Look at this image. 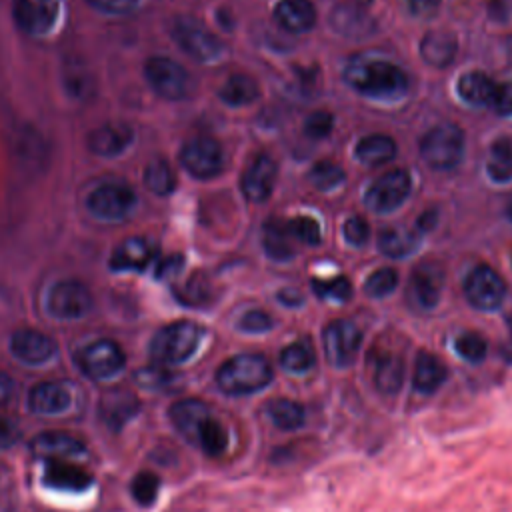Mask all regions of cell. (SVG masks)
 Listing matches in <instances>:
<instances>
[{
  "mask_svg": "<svg viewBox=\"0 0 512 512\" xmlns=\"http://www.w3.org/2000/svg\"><path fill=\"white\" fill-rule=\"evenodd\" d=\"M344 80L364 96L398 100L408 90V78L396 64L378 58H354L344 68Z\"/></svg>",
  "mask_w": 512,
  "mask_h": 512,
  "instance_id": "6da1fadb",
  "label": "cell"
},
{
  "mask_svg": "<svg viewBox=\"0 0 512 512\" xmlns=\"http://www.w3.org/2000/svg\"><path fill=\"white\" fill-rule=\"evenodd\" d=\"M214 378L226 396H248L264 390L272 382L274 370L264 354L244 352L224 360Z\"/></svg>",
  "mask_w": 512,
  "mask_h": 512,
  "instance_id": "7a4b0ae2",
  "label": "cell"
},
{
  "mask_svg": "<svg viewBox=\"0 0 512 512\" xmlns=\"http://www.w3.org/2000/svg\"><path fill=\"white\" fill-rule=\"evenodd\" d=\"M204 330L196 322L178 320L162 326L150 340V356L160 366H174L190 360L202 342Z\"/></svg>",
  "mask_w": 512,
  "mask_h": 512,
  "instance_id": "3957f363",
  "label": "cell"
},
{
  "mask_svg": "<svg viewBox=\"0 0 512 512\" xmlns=\"http://www.w3.org/2000/svg\"><path fill=\"white\" fill-rule=\"evenodd\" d=\"M422 160L434 170H452L464 156V134L454 124H438L420 142Z\"/></svg>",
  "mask_w": 512,
  "mask_h": 512,
  "instance_id": "277c9868",
  "label": "cell"
},
{
  "mask_svg": "<svg viewBox=\"0 0 512 512\" xmlns=\"http://www.w3.org/2000/svg\"><path fill=\"white\" fill-rule=\"evenodd\" d=\"M144 76L150 88L164 100H184L192 92V78L188 70L172 58H148L144 64Z\"/></svg>",
  "mask_w": 512,
  "mask_h": 512,
  "instance_id": "5b68a950",
  "label": "cell"
},
{
  "mask_svg": "<svg viewBox=\"0 0 512 512\" xmlns=\"http://www.w3.org/2000/svg\"><path fill=\"white\" fill-rule=\"evenodd\" d=\"M172 36L176 44L198 62L218 60L224 52V44L218 40V36L192 16L176 18L172 24Z\"/></svg>",
  "mask_w": 512,
  "mask_h": 512,
  "instance_id": "8992f818",
  "label": "cell"
},
{
  "mask_svg": "<svg viewBox=\"0 0 512 512\" xmlns=\"http://www.w3.org/2000/svg\"><path fill=\"white\" fill-rule=\"evenodd\" d=\"M362 344L360 328L350 320H332L322 330V346L330 366L348 368L354 364Z\"/></svg>",
  "mask_w": 512,
  "mask_h": 512,
  "instance_id": "52a82bcc",
  "label": "cell"
},
{
  "mask_svg": "<svg viewBox=\"0 0 512 512\" xmlns=\"http://www.w3.org/2000/svg\"><path fill=\"white\" fill-rule=\"evenodd\" d=\"M78 368L92 380L114 378L126 364L124 350L114 340H94L76 354Z\"/></svg>",
  "mask_w": 512,
  "mask_h": 512,
  "instance_id": "ba28073f",
  "label": "cell"
},
{
  "mask_svg": "<svg viewBox=\"0 0 512 512\" xmlns=\"http://www.w3.org/2000/svg\"><path fill=\"white\" fill-rule=\"evenodd\" d=\"M92 216L108 222L124 220L136 206L134 190L124 182H106L94 188L86 200Z\"/></svg>",
  "mask_w": 512,
  "mask_h": 512,
  "instance_id": "9c48e42d",
  "label": "cell"
},
{
  "mask_svg": "<svg viewBox=\"0 0 512 512\" xmlns=\"http://www.w3.org/2000/svg\"><path fill=\"white\" fill-rule=\"evenodd\" d=\"M46 308L58 320H78L92 310V294L78 280H60L50 288Z\"/></svg>",
  "mask_w": 512,
  "mask_h": 512,
  "instance_id": "30bf717a",
  "label": "cell"
},
{
  "mask_svg": "<svg viewBox=\"0 0 512 512\" xmlns=\"http://www.w3.org/2000/svg\"><path fill=\"white\" fill-rule=\"evenodd\" d=\"M222 162V148L210 136H194L180 150V164L188 174L200 180L214 178L222 170Z\"/></svg>",
  "mask_w": 512,
  "mask_h": 512,
  "instance_id": "8fae6325",
  "label": "cell"
},
{
  "mask_svg": "<svg viewBox=\"0 0 512 512\" xmlns=\"http://www.w3.org/2000/svg\"><path fill=\"white\" fill-rule=\"evenodd\" d=\"M464 294L474 308L490 312L500 308V304L504 302L506 286L490 266L478 264L468 272L464 280Z\"/></svg>",
  "mask_w": 512,
  "mask_h": 512,
  "instance_id": "7c38bea8",
  "label": "cell"
},
{
  "mask_svg": "<svg viewBox=\"0 0 512 512\" xmlns=\"http://www.w3.org/2000/svg\"><path fill=\"white\" fill-rule=\"evenodd\" d=\"M366 366L374 388L384 396H394L404 384V360L398 352L390 348L374 346L368 352Z\"/></svg>",
  "mask_w": 512,
  "mask_h": 512,
  "instance_id": "4fadbf2b",
  "label": "cell"
},
{
  "mask_svg": "<svg viewBox=\"0 0 512 512\" xmlns=\"http://www.w3.org/2000/svg\"><path fill=\"white\" fill-rule=\"evenodd\" d=\"M410 194V174L402 168L384 172L372 182L366 190V206L374 212H392L396 210L406 196Z\"/></svg>",
  "mask_w": 512,
  "mask_h": 512,
  "instance_id": "5bb4252c",
  "label": "cell"
},
{
  "mask_svg": "<svg viewBox=\"0 0 512 512\" xmlns=\"http://www.w3.org/2000/svg\"><path fill=\"white\" fill-rule=\"evenodd\" d=\"M12 14L24 34L44 36L60 16V0H16Z\"/></svg>",
  "mask_w": 512,
  "mask_h": 512,
  "instance_id": "9a60e30c",
  "label": "cell"
},
{
  "mask_svg": "<svg viewBox=\"0 0 512 512\" xmlns=\"http://www.w3.org/2000/svg\"><path fill=\"white\" fill-rule=\"evenodd\" d=\"M58 346L54 338L48 334L34 330V328H22L16 330L10 338V352L14 358H18L22 364L28 366H40L54 358Z\"/></svg>",
  "mask_w": 512,
  "mask_h": 512,
  "instance_id": "2e32d148",
  "label": "cell"
},
{
  "mask_svg": "<svg viewBox=\"0 0 512 512\" xmlns=\"http://www.w3.org/2000/svg\"><path fill=\"white\" fill-rule=\"evenodd\" d=\"M444 286V270L440 264L422 262L414 268L408 284V298L414 306L430 310L438 304Z\"/></svg>",
  "mask_w": 512,
  "mask_h": 512,
  "instance_id": "e0dca14e",
  "label": "cell"
},
{
  "mask_svg": "<svg viewBox=\"0 0 512 512\" xmlns=\"http://www.w3.org/2000/svg\"><path fill=\"white\" fill-rule=\"evenodd\" d=\"M156 260V248L150 240L142 236H130L122 240L112 256H110V268L118 272H142Z\"/></svg>",
  "mask_w": 512,
  "mask_h": 512,
  "instance_id": "ac0fdd59",
  "label": "cell"
},
{
  "mask_svg": "<svg viewBox=\"0 0 512 512\" xmlns=\"http://www.w3.org/2000/svg\"><path fill=\"white\" fill-rule=\"evenodd\" d=\"M276 162L266 156L260 154L256 156L244 170L242 174V192L250 202H264L268 200V196L272 194L274 182H276Z\"/></svg>",
  "mask_w": 512,
  "mask_h": 512,
  "instance_id": "d6986e66",
  "label": "cell"
},
{
  "mask_svg": "<svg viewBox=\"0 0 512 512\" xmlns=\"http://www.w3.org/2000/svg\"><path fill=\"white\" fill-rule=\"evenodd\" d=\"M30 450L34 456L52 462V460H66V458H76L84 454V442L72 434L60 432V430H50L42 432L32 438Z\"/></svg>",
  "mask_w": 512,
  "mask_h": 512,
  "instance_id": "ffe728a7",
  "label": "cell"
},
{
  "mask_svg": "<svg viewBox=\"0 0 512 512\" xmlns=\"http://www.w3.org/2000/svg\"><path fill=\"white\" fill-rule=\"evenodd\" d=\"M72 404V392L62 382H40L28 394V408L38 416L64 414Z\"/></svg>",
  "mask_w": 512,
  "mask_h": 512,
  "instance_id": "44dd1931",
  "label": "cell"
},
{
  "mask_svg": "<svg viewBox=\"0 0 512 512\" xmlns=\"http://www.w3.org/2000/svg\"><path fill=\"white\" fill-rule=\"evenodd\" d=\"M44 484L60 492H84L94 484V476L82 466L52 460L44 470Z\"/></svg>",
  "mask_w": 512,
  "mask_h": 512,
  "instance_id": "7402d4cb",
  "label": "cell"
},
{
  "mask_svg": "<svg viewBox=\"0 0 512 512\" xmlns=\"http://www.w3.org/2000/svg\"><path fill=\"white\" fill-rule=\"evenodd\" d=\"M448 378V368L432 352H418L412 368V388L418 394H434Z\"/></svg>",
  "mask_w": 512,
  "mask_h": 512,
  "instance_id": "603a6c76",
  "label": "cell"
},
{
  "mask_svg": "<svg viewBox=\"0 0 512 512\" xmlns=\"http://www.w3.org/2000/svg\"><path fill=\"white\" fill-rule=\"evenodd\" d=\"M170 420L174 424V428L188 440L194 444L196 434L200 424L212 414L210 406L198 398H186L180 400L176 404L170 406Z\"/></svg>",
  "mask_w": 512,
  "mask_h": 512,
  "instance_id": "cb8c5ba5",
  "label": "cell"
},
{
  "mask_svg": "<svg viewBox=\"0 0 512 512\" xmlns=\"http://www.w3.org/2000/svg\"><path fill=\"white\" fill-rule=\"evenodd\" d=\"M132 142V128L122 122H110L90 132L88 148L98 156H116Z\"/></svg>",
  "mask_w": 512,
  "mask_h": 512,
  "instance_id": "d4e9b609",
  "label": "cell"
},
{
  "mask_svg": "<svg viewBox=\"0 0 512 512\" xmlns=\"http://www.w3.org/2000/svg\"><path fill=\"white\" fill-rule=\"evenodd\" d=\"M456 50H458L456 36L444 28H434L426 32L420 42L422 60L434 68L448 66L454 60Z\"/></svg>",
  "mask_w": 512,
  "mask_h": 512,
  "instance_id": "484cf974",
  "label": "cell"
},
{
  "mask_svg": "<svg viewBox=\"0 0 512 512\" xmlns=\"http://www.w3.org/2000/svg\"><path fill=\"white\" fill-rule=\"evenodd\" d=\"M274 16L284 30L294 34L308 32L316 22V10L310 0H280Z\"/></svg>",
  "mask_w": 512,
  "mask_h": 512,
  "instance_id": "4316f807",
  "label": "cell"
},
{
  "mask_svg": "<svg viewBox=\"0 0 512 512\" xmlns=\"http://www.w3.org/2000/svg\"><path fill=\"white\" fill-rule=\"evenodd\" d=\"M264 412L270 422L284 432H296L306 424V408L290 398H272Z\"/></svg>",
  "mask_w": 512,
  "mask_h": 512,
  "instance_id": "83f0119b",
  "label": "cell"
},
{
  "mask_svg": "<svg viewBox=\"0 0 512 512\" xmlns=\"http://www.w3.org/2000/svg\"><path fill=\"white\" fill-rule=\"evenodd\" d=\"M138 408L140 404L136 396L126 390H114L102 398V416L106 424L114 430L122 428L138 412Z\"/></svg>",
  "mask_w": 512,
  "mask_h": 512,
  "instance_id": "f1b7e54d",
  "label": "cell"
},
{
  "mask_svg": "<svg viewBox=\"0 0 512 512\" xmlns=\"http://www.w3.org/2000/svg\"><path fill=\"white\" fill-rule=\"evenodd\" d=\"M456 92L466 104L484 106V104H492L496 84L482 72H466L458 78Z\"/></svg>",
  "mask_w": 512,
  "mask_h": 512,
  "instance_id": "f546056e",
  "label": "cell"
},
{
  "mask_svg": "<svg viewBox=\"0 0 512 512\" xmlns=\"http://www.w3.org/2000/svg\"><path fill=\"white\" fill-rule=\"evenodd\" d=\"M396 156V142L386 134H370L356 144V158L366 166H380Z\"/></svg>",
  "mask_w": 512,
  "mask_h": 512,
  "instance_id": "4dcf8cb0",
  "label": "cell"
},
{
  "mask_svg": "<svg viewBox=\"0 0 512 512\" xmlns=\"http://www.w3.org/2000/svg\"><path fill=\"white\" fill-rule=\"evenodd\" d=\"M420 242L418 232L404 228V226H392V228H384L378 236V246L380 252L390 256V258H402L408 256L410 252L416 250Z\"/></svg>",
  "mask_w": 512,
  "mask_h": 512,
  "instance_id": "1f68e13d",
  "label": "cell"
},
{
  "mask_svg": "<svg viewBox=\"0 0 512 512\" xmlns=\"http://www.w3.org/2000/svg\"><path fill=\"white\" fill-rule=\"evenodd\" d=\"M332 26L344 36H366L374 30V22L366 16L360 6H336L332 12Z\"/></svg>",
  "mask_w": 512,
  "mask_h": 512,
  "instance_id": "d6a6232c",
  "label": "cell"
},
{
  "mask_svg": "<svg viewBox=\"0 0 512 512\" xmlns=\"http://www.w3.org/2000/svg\"><path fill=\"white\" fill-rule=\"evenodd\" d=\"M194 444L200 446L204 454L216 458V456H222V454L228 450L230 436H228L226 426H224L218 418H214V416L210 414V416L200 424Z\"/></svg>",
  "mask_w": 512,
  "mask_h": 512,
  "instance_id": "836d02e7",
  "label": "cell"
},
{
  "mask_svg": "<svg viewBox=\"0 0 512 512\" xmlns=\"http://www.w3.org/2000/svg\"><path fill=\"white\" fill-rule=\"evenodd\" d=\"M218 96L228 106H246L258 98V84L248 74H232L222 84Z\"/></svg>",
  "mask_w": 512,
  "mask_h": 512,
  "instance_id": "e575fe53",
  "label": "cell"
},
{
  "mask_svg": "<svg viewBox=\"0 0 512 512\" xmlns=\"http://www.w3.org/2000/svg\"><path fill=\"white\" fill-rule=\"evenodd\" d=\"M278 362H280L282 370H286L290 374H304V372L312 370V366L316 362V354H314V348L306 340H298L280 350Z\"/></svg>",
  "mask_w": 512,
  "mask_h": 512,
  "instance_id": "d590c367",
  "label": "cell"
},
{
  "mask_svg": "<svg viewBox=\"0 0 512 512\" xmlns=\"http://www.w3.org/2000/svg\"><path fill=\"white\" fill-rule=\"evenodd\" d=\"M290 234L286 230L284 222L278 220H270L264 224V232H262V246L266 250V254L274 260H288L294 256V250L290 246Z\"/></svg>",
  "mask_w": 512,
  "mask_h": 512,
  "instance_id": "8d00e7d4",
  "label": "cell"
},
{
  "mask_svg": "<svg viewBox=\"0 0 512 512\" xmlns=\"http://www.w3.org/2000/svg\"><path fill=\"white\" fill-rule=\"evenodd\" d=\"M486 174L494 182L512 180V142L508 138H500L490 146L486 160Z\"/></svg>",
  "mask_w": 512,
  "mask_h": 512,
  "instance_id": "74e56055",
  "label": "cell"
},
{
  "mask_svg": "<svg viewBox=\"0 0 512 512\" xmlns=\"http://www.w3.org/2000/svg\"><path fill=\"white\" fill-rule=\"evenodd\" d=\"M144 182L150 192L166 196L176 188V174L170 162H166L164 158H156L144 168Z\"/></svg>",
  "mask_w": 512,
  "mask_h": 512,
  "instance_id": "f35d334b",
  "label": "cell"
},
{
  "mask_svg": "<svg viewBox=\"0 0 512 512\" xmlns=\"http://www.w3.org/2000/svg\"><path fill=\"white\" fill-rule=\"evenodd\" d=\"M158 490H160V478L150 472V470H142L138 472L132 482H130V492L132 498L140 504V506H152L158 498Z\"/></svg>",
  "mask_w": 512,
  "mask_h": 512,
  "instance_id": "ab89813d",
  "label": "cell"
},
{
  "mask_svg": "<svg viewBox=\"0 0 512 512\" xmlns=\"http://www.w3.org/2000/svg\"><path fill=\"white\" fill-rule=\"evenodd\" d=\"M454 350L462 360L470 364H480L488 354V344L480 334L464 332L454 340Z\"/></svg>",
  "mask_w": 512,
  "mask_h": 512,
  "instance_id": "60d3db41",
  "label": "cell"
},
{
  "mask_svg": "<svg viewBox=\"0 0 512 512\" xmlns=\"http://www.w3.org/2000/svg\"><path fill=\"white\" fill-rule=\"evenodd\" d=\"M346 174L344 170L334 164V162H316L308 174V180L318 188V190H332L344 182Z\"/></svg>",
  "mask_w": 512,
  "mask_h": 512,
  "instance_id": "b9f144b4",
  "label": "cell"
},
{
  "mask_svg": "<svg viewBox=\"0 0 512 512\" xmlns=\"http://www.w3.org/2000/svg\"><path fill=\"white\" fill-rule=\"evenodd\" d=\"M314 292L324 298V300H336V302H346L352 296V284L346 276H336L328 280H312Z\"/></svg>",
  "mask_w": 512,
  "mask_h": 512,
  "instance_id": "7bdbcfd3",
  "label": "cell"
},
{
  "mask_svg": "<svg viewBox=\"0 0 512 512\" xmlns=\"http://www.w3.org/2000/svg\"><path fill=\"white\" fill-rule=\"evenodd\" d=\"M396 284H398V272L392 268H380L368 276V280L364 282V292L370 298H384L390 292H394Z\"/></svg>",
  "mask_w": 512,
  "mask_h": 512,
  "instance_id": "ee69618b",
  "label": "cell"
},
{
  "mask_svg": "<svg viewBox=\"0 0 512 512\" xmlns=\"http://www.w3.org/2000/svg\"><path fill=\"white\" fill-rule=\"evenodd\" d=\"M286 224V230L292 238L304 242V244H318L320 242V226L314 218H308V216H296Z\"/></svg>",
  "mask_w": 512,
  "mask_h": 512,
  "instance_id": "f6af8a7d",
  "label": "cell"
},
{
  "mask_svg": "<svg viewBox=\"0 0 512 512\" xmlns=\"http://www.w3.org/2000/svg\"><path fill=\"white\" fill-rule=\"evenodd\" d=\"M174 380V374L166 368V366H160V364H154V366H146V368H140L136 372V382L144 388H154V390H160V388H166L170 386Z\"/></svg>",
  "mask_w": 512,
  "mask_h": 512,
  "instance_id": "bcb514c9",
  "label": "cell"
},
{
  "mask_svg": "<svg viewBox=\"0 0 512 512\" xmlns=\"http://www.w3.org/2000/svg\"><path fill=\"white\" fill-rule=\"evenodd\" d=\"M332 126H334L332 114H328V112H324V110H318V112H312V114L304 120V134H306L308 138L320 140V138H326V136L332 132Z\"/></svg>",
  "mask_w": 512,
  "mask_h": 512,
  "instance_id": "7dc6e473",
  "label": "cell"
},
{
  "mask_svg": "<svg viewBox=\"0 0 512 512\" xmlns=\"http://www.w3.org/2000/svg\"><path fill=\"white\" fill-rule=\"evenodd\" d=\"M238 328L242 332H248V334H262V332H268L274 328V320L268 312L264 310H248L240 322H238Z\"/></svg>",
  "mask_w": 512,
  "mask_h": 512,
  "instance_id": "c3c4849f",
  "label": "cell"
},
{
  "mask_svg": "<svg viewBox=\"0 0 512 512\" xmlns=\"http://www.w3.org/2000/svg\"><path fill=\"white\" fill-rule=\"evenodd\" d=\"M342 232H344V238H346L348 244H352V246H364L366 240H368V236H370V226H368V222H366L364 218L352 216V218H348V220L344 222Z\"/></svg>",
  "mask_w": 512,
  "mask_h": 512,
  "instance_id": "681fc988",
  "label": "cell"
},
{
  "mask_svg": "<svg viewBox=\"0 0 512 512\" xmlns=\"http://www.w3.org/2000/svg\"><path fill=\"white\" fill-rule=\"evenodd\" d=\"M180 298L190 304V306H198L202 302H206L210 298V288H208V282L204 278H190V282L184 286Z\"/></svg>",
  "mask_w": 512,
  "mask_h": 512,
  "instance_id": "f907efd6",
  "label": "cell"
},
{
  "mask_svg": "<svg viewBox=\"0 0 512 512\" xmlns=\"http://www.w3.org/2000/svg\"><path fill=\"white\" fill-rule=\"evenodd\" d=\"M96 10L106 14H128L134 12L140 0H88Z\"/></svg>",
  "mask_w": 512,
  "mask_h": 512,
  "instance_id": "816d5d0a",
  "label": "cell"
},
{
  "mask_svg": "<svg viewBox=\"0 0 512 512\" xmlns=\"http://www.w3.org/2000/svg\"><path fill=\"white\" fill-rule=\"evenodd\" d=\"M492 106L496 108L498 114L512 116V82H504V84L496 86Z\"/></svg>",
  "mask_w": 512,
  "mask_h": 512,
  "instance_id": "f5cc1de1",
  "label": "cell"
},
{
  "mask_svg": "<svg viewBox=\"0 0 512 512\" xmlns=\"http://www.w3.org/2000/svg\"><path fill=\"white\" fill-rule=\"evenodd\" d=\"M18 426L14 420L0 416V450H8L18 442Z\"/></svg>",
  "mask_w": 512,
  "mask_h": 512,
  "instance_id": "db71d44e",
  "label": "cell"
},
{
  "mask_svg": "<svg viewBox=\"0 0 512 512\" xmlns=\"http://www.w3.org/2000/svg\"><path fill=\"white\" fill-rule=\"evenodd\" d=\"M16 392V382L10 374L0 370V406L8 404Z\"/></svg>",
  "mask_w": 512,
  "mask_h": 512,
  "instance_id": "11a10c76",
  "label": "cell"
},
{
  "mask_svg": "<svg viewBox=\"0 0 512 512\" xmlns=\"http://www.w3.org/2000/svg\"><path fill=\"white\" fill-rule=\"evenodd\" d=\"M440 0H408V6L414 14H420V16H426V14H432L436 8H438Z\"/></svg>",
  "mask_w": 512,
  "mask_h": 512,
  "instance_id": "9f6ffc18",
  "label": "cell"
},
{
  "mask_svg": "<svg viewBox=\"0 0 512 512\" xmlns=\"http://www.w3.org/2000/svg\"><path fill=\"white\" fill-rule=\"evenodd\" d=\"M180 264H182V258H180V256H170V258H166V260H162V262L158 264L156 274L162 276V278H164V276H170V274L178 272Z\"/></svg>",
  "mask_w": 512,
  "mask_h": 512,
  "instance_id": "6f0895ef",
  "label": "cell"
},
{
  "mask_svg": "<svg viewBox=\"0 0 512 512\" xmlns=\"http://www.w3.org/2000/svg\"><path fill=\"white\" fill-rule=\"evenodd\" d=\"M278 300L284 304V306H300L304 302L302 294L294 288H284L278 292Z\"/></svg>",
  "mask_w": 512,
  "mask_h": 512,
  "instance_id": "680465c9",
  "label": "cell"
},
{
  "mask_svg": "<svg viewBox=\"0 0 512 512\" xmlns=\"http://www.w3.org/2000/svg\"><path fill=\"white\" fill-rule=\"evenodd\" d=\"M434 220H436L434 212H426V214H422V218H420V228H422V230H430V228H432V224H434Z\"/></svg>",
  "mask_w": 512,
  "mask_h": 512,
  "instance_id": "91938a15",
  "label": "cell"
},
{
  "mask_svg": "<svg viewBox=\"0 0 512 512\" xmlns=\"http://www.w3.org/2000/svg\"><path fill=\"white\" fill-rule=\"evenodd\" d=\"M354 2H356V6H360V8H362V6H368L372 0H354Z\"/></svg>",
  "mask_w": 512,
  "mask_h": 512,
  "instance_id": "94428289",
  "label": "cell"
}]
</instances>
